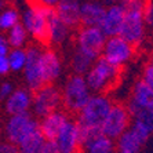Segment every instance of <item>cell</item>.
Masks as SVG:
<instances>
[{"mask_svg":"<svg viewBox=\"0 0 153 153\" xmlns=\"http://www.w3.org/2000/svg\"><path fill=\"white\" fill-rule=\"evenodd\" d=\"M14 91V85L8 82H4L0 84V101H6L10 97V94Z\"/></svg>","mask_w":153,"mask_h":153,"instance_id":"4dcf8cb0","label":"cell"},{"mask_svg":"<svg viewBox=\"0 0 153 153\" xmlns=\"http://www.w3.org/2000/svg\"><path fill=\"white\" fill-rule=\"evenodd\" d=\"M112 105L113 101L108 95V93H93L87 103L77 112L76 120L80 127L82 141L91 132L100 131Z\"/></svg>","mask_w":153,"mask_h":153,"instance_id":"6da1fadb","label":"cell"},{"mask_svg":"<svg viewBox=\"0 0 153 153\" xmlns=\"http://www.w3.org/2000/svg\"><path fill=\"white\" fill-rule=\"evenodd\" d=\"M132 120L145 127L153 135V109H141L132 113Z\"/></svg>","mask_w":153,"mask_h":153,"instance_id":"83f0119b","label":"cell"},{"mask_svg":"<svg viewBox=\"0 0 153 153\" xmlns=\"http://www.w3.org/2000/svg\"><path fill=\"white\" fill-rule=\"evenodd\" d=\"M108 36L102 32L100 26H85L82 25L77 29L75 36V47L88 54L91 58L97 59L101 57L102 48L105 46Z\"/></svg>","mask_w":153,"mask_h":153,"instance_id":"52a82bcc","label":"cell"},{"mask_svg":"<svg viewBox=\"0 0 153 153\" xmlns=\"http://www.w3.org/2000/svg\"><path fill=\"white\" fill-rule=\"evenodd\" d=\"M46 142V138L40 131V127L35 131L29 132L26 137L21 139V142L18 143V152L24 153H42L43 145Z\"/></svg>","mask_w":153,"mask_h":153,"instance_id":"603a6c76","label":"cell"},{"mask_svg":"<svg viewBox=\"0 0 153 153\" xmlns=\"http://www.w3.org/2000/svg\"><path fill=\"white\" fill-rule=\"evenodd\" d=\"M3 7H4V1L3 0H0V10H3Z\"/></svg>","mask_w":153,"mask_h":153,"instance_id":"ab89813d","label":"cell"},{"mask_svg":"<svg viewBox=\"0 0 153 153\" xmlns=\"http://www.w3.org/2000/svg\"><path fill=\"white\" fill-rule=\"evenodd\" d=\"M0 137H1V127H0Z\"/></svg>","mask_w":153,"mask_h":153,"instance_id":"60d3db41","label":"cell"},{"mask_svg":"<svg viewBox=\"0 0 153 153\" xmlns=\"http://www.w3.org/2000/svg\"><path fill=\"white\" fill-rule=\"evenodd\" d=\"M42 153H58L55 142H54V141H50V139H46V142L43 145Z\"/></svg>","mask_w":153,"mask_h":153,"instance_id":"e575fe53","label":"cell"},{"mask_svg":"<svg viewBox=\"0 0 153 153\" xmlns=\"http://www.w3.org/2000/svg\"><path fill=\"white\" fill-rule=\"evenodd\" d=\"M117 1H120V3H123V4H127V3H130V1H132V0H117Z\"/></svg>","mask_w":153,"mask_h":153,"instance_id":"f35d334b","label":"cell"},{"mask_svg":"<svg viewBox=\"0 0 153 153\" xmlns=\"http://www.w3.org/2000/svg\"><path fill=\"white\" fill-rule=\"evenodd\" d=\"M8 72H10V64L7 55H0V76L7 75Z\"/></svg>","mask_w":153,"mask_h":153,"instance_id":"836d02e7","label":"cell"},{"mask_svg":"<svg viewBox=\"0 0 153 153\" xmlns=\"http://www.w3.org/2000/svg\"><path fill=\"white\" fill-rule=\"evenodd\" d=\"M7 58L11 72H22L26 64V50H24V47L11 48L7 54Z\"/></svg>","mask_w":153,"mask_h":153,"instance_id":"484cf974","label":"cell"},{"mask_svg":"<svg viewBox=\"0 0 153 153\" xmlns=\"http://www.w3.org/2000/svg\"><path fill=\"white\" fill-rule=\"evenodd\" d=\"M29 1H30V4H37V6H42V7L55 8L61 0H29Z\"/></svg>","mask_w":153,"mask_h":153,"instance_id":"1f68e13d","label":"cell"},{"mask_svg":"<svg viewBox=\"0 0 153 153\" xmlns=\"http://www.w3.org/2000/svg\"><path fill=\"white\" fill-rule=\"evenodd\" d=\"M32 98L33 91L26 88H14V91L10 94L6 100V112L8 114H18L29 112L32 108Z\"/></svg>","mask_w":153,"mask_h":153,"instance_id":"ac0fdd59","label":"cell"},{"mask_svg":"<svg viewBox=\"0 0 153 153\" xmlns=\"http://www.w3.org/2000/svg\"><path fill=\"white\" fill-rule=\"evenodd\" d=\"M149 62H150V64H153V50L150 51V55H149Z\"/></svg>","mask_w":153,"mask_h":153,"instance_id":"74e56055","label":"cell"},{"mask_svg":"<svg viewBox=\"0 0 153 153\" xmlns=\"http://www.w3.org/2000/svg\"><path fill=\"white\" fill-rule=\"evenodd\" d=\"M68 111H61V109H57V111L51 112V113L43 116L42 120L39 121V127L42 134L44 135L46 139H50V141H54L55 137L58 135L59 130L62 128V126L69 120Z\"/></svg>","mask_w":153,"mask_h":153,"instance_id":"e0dca14e","label":"cell"},{"mask_svg":"<svg viewBox=\"0 0 153 153\" xmlns=\"http://www.w3.org/2000/svg\"><path fill=\"white\" fill-rule=\"evenodd\" d=\"M131 120L132 116L127 105L121 102H113L111 111L108 112L106 117L101 126V131L105 135L111 137L112 139H116L130 127Z\"/></svg>","mask_w":153,"mask_h":153,"instance_id":"30bf717a","label":"cell"},{"mask_svg":"<svg viewBox=\"0 0 153 153\" xmlns=\"http://www.w3.org/2000/svg\"><path fill=\"white\" fill-rule=\"evenodd\" d=\"M19 22V13L15 8L0 10V30H8Z\"/></svg>","mask_w":153,"mask_h":153,"instance_id":"4316f807","label":"cell"},{"mask_svg":"<svg viewBox=\"0 0 153 153\" xmlns=\"http://www.w3.org/2000/svg\"><path fill=\"white\" fill-rule=\"evenodd\" d=\"M80 150H84L87 153H112L116 150V142L100 130L91 132L83 139Z\"/></svg>","mask_w":153,"mask_h":153,"instance_id":"2e32d148","label":"cell"},{"mask_svg":"<svg viewBox=\"0 0 153 153\" xmlns=\"http://www.w3.org/2000/svg\"><path fill=\"white\" fill-rule=\"evenodd\" d=\"M143 17H145V22H146L148 29H152V30H153V0L146 1Z\"/></svg>","mask_w":153,"mask_h":153,"instance_id":"f546056e","label":"cell"},{"mask_svg":"<svg viewBox=\"0 0 153 153\" xmlns=\"http://www.w3.org/2000/svg\"><path fill=\"white\" fill-rule=\"evenodd\" d=\"M8 51H10V44L7 37L0 35V55H7Z\"/></svg>","mask_w":153,"mask_h":153,"instance_id":"d590c367","label":"cell"},{"mask_svg":"<svg viewBox=\"0 0 153 153\" xmlns=\"http://www.w3.org/2000/svg\"><path fill=\"white\" fill-rule=\"evenodd\" d=\"M126 105L128 111L131 112V116L141 109H153V88L146 84L142 79L137 80L130 91Z\"/></svg>","mask_w":153,"mask_h":153,"instance_id":"4fadbf2b","label":"cell"},{"mask_svg":"<svg viewBox=\"0 0 153 153\" xmlns=\"http://www.w3.org/2000/svg\"><path fill=\"white\" fill-rule=\"evenodd\" d=\"M80 6L79 0H61L57 4L55 14L72 29L80 25Z\"/></svg>","mask_w":153,"mask_h":153,"instance_id":"7402d4cb","label":"cell"},{"mask_svg":"<svg viewBox=\"0 0 153 153\" xmlns=\"http://www.w3.org/2000/svg\"><path fill=\"white\" fill-rule=\"evenodd\" d=\"M148 0H132L126 6L124 22L119 35L135 47L141 46L146 39L148 26L145 22V6Z\"/></svg>","mask_w":153,"mask_h":153,"instance_id":"3957f363","label":"cell"},{"mask_svg":"<svg viewBox=\"0 0 153 153\" xmlns=\"http://www.w3.org/2000/svg\"><path fill=\"white\" fill-rule=\"evenodd\" d=\"M61 94H62V106L69 113H77L87 103L90 97L93 95V91L87 84L84 75L72 73L65 80Z\"/></svg>","mask_w":153,"mask_h":153,"instance_id":"277c9868","label":"cell"},{"mask_svg":"<svg viewBox=\"0 0 153 153\" xmlns=\"http://www.w3.org/2000/svg\"><path fill=\"white\" fill-rule=\"evenodd\" d=\"M29 33L25 29V26L22 25V22L15 24L11 29H8V35H7V40L13 48L17 47H25L26 42H28Z\"/></svg>","mask_w":153,"mask_h":153,"instance_id":"d4e9b609","label":"cell"},{"mask_svg":"<svg viewBox=\"0 0 153 153\" xmlns=\"http://www.w3.org/2000/svg\"><path fill=\"white\" fill-rule=\"evenodd\" d=\"M94 58H91L88 54L83 53L79 48H73L71 54V59H69V65L73 73H79V75H85L87 71L91 68V65L94 62Z\"/></svg>","mask_w":153,"mask_h":153,"instance_id":"cb8c5ba5","label":"cell"},{"mask_svg":"<svg viewBox=\"0 0 153 153\" xmlns=\"http://www.w3.org/2000/svg\"><path fill=\"white\" fill-rule=\"evenodd\" d=\"M101 1L108 6V4H112V3H114V1H117V0H101Z\"/></svg>","mask_w":153,"mask_h":153,"instance_id":"8d00e7d4","label":"cell"},{"mask_svg":"<svg viewBox=\"0 0 153 153\" xmlns=\"http://www.w3.org/2000/svg\"><path fill=\"white\" fill-rule=\"evenodd\" d=\"M135 48L137 47L134 44L127 42L120 35L108 36L101 57L109 61L111 64L119 66V68H124L126 65H128L134 59Z\"/></svg>","mask_w":153,"mask_h":153,"instance_id":"8992f818","label":"cell"},{"mask_svg":"<svg viewBox=\"0 0 153 153\" xmlns=\"http://www.w3.org/2000/svg\"><path fill=\"white\" fill-rule=\"evenodd\" d=\"M54 142L59 153H73L80 150L82 137H80V127L77 120L69 117V120L59 130Z\"/></svg>","mask_w":153,"mask_h":153,"instance_id":"7c38bea8","label":"cell"},{"mask_svg":"<svg viewBox=\"0 0 153 153\" xmlns=\"http://www.w3.org/2000/svg\"><path fill=\"white\" fill-rule=\"evenodd\" d=\"M141 79L146 84L152 87L153 88V64L148 62V64L143 66V71H142V75H141Z\"/></svg>","mask_w":153,"mask_h":153,"instance_id":"f1b7e54d","label":"cell"},{"mask_svg":"<svg viewBox=\"0 0 153 153\" xmlns=\"http://www.w3.org/2000/svg\"><path fill=\"white\" fill-rule=\"evenodd\" d=\"M62 106V94L58 87L48 83L40 87L39 90L33 91L32 98V109L36 117L42 119L43 116L51 113V112L61 109Z\"/></svg>","mask_w":153,"mask_h":153,"instance_id":"ba28073f","label":"cell"},{"mask_svg":"<svg viewBox=\"0 0 153 153\" xmlns=\"http://www.w3.org/2000/svg\"><path fill=\"white\" fill-rule=\"evenodd\" d=\"M54 8L32 4L22 13V25L40 44H48V15Z\"/></svg>","mask_w":153,"mask_h":153,"instance_id":"5b68a950","label":"cell"},{"mask_svg":"<svg viewBox=\"0 0 153 153\" xmlns=\"http://www.w3.org/2000/svg\"><path fill=\"white\" fill-rule=\"evenodd\" d=\"M126 15V6L120 1H114L112 4H108L105 7L102 21L100 24V28L106 36H116L120 33L123 22Z\"/></svg>","mask_w":153,"mask_h":153,"instance_id":"5bb4252c","label":"cell"},{"mask_svg":"<svg viewBox=\"0 0 153 153\" xmlns=\"http://www.w3.org/2000/svg\"><path fill=\"white\" fill-rule=\"evenodd\" d=\"M72 28L65 24L53 10L48 15V44L61 46L69 40Z\"/></svg>","mask_w":153,"mask_h":153,"instance_id":"ffe728a7","label":"cell"},{"mask_svg":"<svg viewBox=\"0 0 153 153\" xmlns=\"http://www.w3.org/2000/svg\"><path fill=\"white\" fill-rule=\"evenodd\" d=\"M42 68L46 83H54L62 76L64 64L61 55L53 48H43L42 51Z\"/></svg>","mask_w":153,"mask_h":153,"instance_id":"9a60e30c","label":"cell"},{"mask_svg":"<svg viewBox=\"0 0 153 153\" xmlns=\"http://www.w3.org/2000/svg\"><path fill=\"white\" fill-rule=\"evenodd\" d=\"M42 51L43 47L37 44L29 46L26 48V64L22 72H24L26 87L30 91H36L44 84H47L42 68Z\"/></svg>","mask_w":153,"mask_h":153,"instance_id":"8fae6325","label":"cell"},{"mask_svg":"<svg viewBox=\"0 0 153 153\" xmlns=\"http://www.w3.org/2000/svg\"><path fill=\"white\" fill-rule=\"evenodd\" d=\"M37 128H39V120L35 114L29 112L10 114V119L6 121L4 126V135L8 142L18 145L24 137Z\"/></svg>","mask_w":153,"mask_h":153,"instance_id":"9c48e42d","label":"cell"},{"mask_svg":"<svg viewBox=\"0 0 153 153\" xmlns=\"http://www.w3.org/2000/svg\"><path fill=\"white\" fill-rule=\"evenodd\" d=\"M106 4L101 0H85L80 6V25L100 26Z\"/></svg>","mask_w":153,"mask_h":153,"instance_id":"d6986e66","label":"cell"},{"mask_svg":"<svg viewBox=\"0 0 153 153\" xmlns=\"http://www.w3.org/2000/svg\"><path fill=\"white\" fill-rule=\"evenodd\" d=\"M116 150L120 153H138L145 149L148 143L137 134L131 127H128L121 135L114 139Z\"/></svg>","mask_w":153,"mask_h":153,"instance_id":"44dd1931","label":"cell"},{"mask_svg":"<svg viewBox=\"0 0 153 153\" xmlns=\"http://www.w3.org/2000/svg\"><path fill=\"white\" fill-rule=\"evenodd\" d=\"M18 152V146L11 142H0V153H15Z\"/></svg>","mask_w":153,"mask_h":153,"instance_id":"d6a6232c","label":"cell"},{"mask_svg":"<svg viewBox=\"0 0 153 153\" xmlns=\"http://www.w3.org/2000/svg\"><path fill=\"white\" fill-rule=\"evenodd\" d=\"M84 77L93 93H109L120 83L121 68L100 57L93 62Z\"/></svg>","mask_w":153,"mask_h":153,"instance_id":"7a4b0ae2","label":"cell"}]
</instances>
